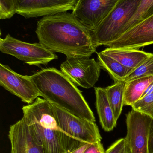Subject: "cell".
<instances>
[{
  "label": "cell",
  "instance_id": "1",
  "mask_svg": "<svg viewBox=\"0 0 153 153\" xmlns=\"http://www.w3.org/2000/svg\"><path fill=\"white\" fill-rule=\"evenodd\" d=\"M39 43L66 59L90 57L97 48L91 31L72 13L65 12L44 16L36 30Z\"/></svg>",
  "mask_w": 153,
  "mask_h": 153
},
{
  "label": "cell",
  "instance_id": "2",
  "mask_svg": "<svg viewBox=\"0 0 153 153\" xmlns=\"http://www.w3.org/2000/svg\"><path fill=\"white\" fill-rule=\"evenodd\" d=\"M41 97L77 117L96 121L81 92L61 71L44 68L31 76Z\"/></svg>",
  "mask_w": 153,
  "mask_h": 153
},
{
  "label": "cell",
  "instance_id": "3",
  "mask_svg": "<svg viewBox=\"0 0 153 153\" xmlns=\"http://www.w3.org/2000/svg\"><path fill=\"white\" fill-rule=\"evenodd\" d=\"M23 117L42 144L46 153L66 152L63 134L55 116L53 104L38 97L22 108Z\"/></svg>",
  "mask_w": 153,
  "mask_h": 153
},
{
  "label": "cell",
  "instance_id": "4",
  "mask_svg": "<svg viewBox=\"0 0 153 153\" xmlns=\"http://www.w3.org/2000/svg\"><path fill=\"white\" fill-rule=\"evenodd\" d=\"M52 104L55 116L63 134L66 152H72L85 144L101 141L102 137L95 122L77 117Z\"/></svg>",
  "mask_w": 153,
  "mask_h": 153
},
{
  "label": "cell",
  "instance_id": "5",
  "mask_svg": "<svg viewBox=\"0 0 153 153\" xmlns=\"http://www.w3.org/2000/svg\"><path fill=\"white\" fill-rule=\"evenodd\" d=\"M141 1H119L105 19L91 32L97 47L106 46L124 34L126 25L136 11Z\"/></svg>",
  "mask_w": 153,
  "mask_h": 153
},
{
  "label": "cell",
  "instance_id": "6",
  "mask_svg": "<svg viewBox=\"0 0 153 153\" xmlns=\"http://www.w3.org/2000/svg\"><path fill=\"white\" fill-rule=\"evenodd\" d=\"M0 50L30 65H45L58 58L54 53L39 43H28L13 37L9 34L0 39Z\"/></svg>",
  "mask_w": 153,
  "mask_h": 153
},
{
  "label": "cell",
  "instance_id": "7",
  "mask_svg": "<svg viewBox=\"0 0 153 153\" xmlns=\"http://www.w3.org/2000/svg\"><path fill=\"white\" fill-rule=\"evenodd\" d=\"M101 67L90 57L66 59L61 65V71L77 86L90 89L99 80Z\"/></svg>",
  "mask_w": 153,
  "mask_h": 153
},
{
  "label": "cell",
  "instance_id": "8",
  "mask_svg": "<svg viewBox=\"0 0 153 153\" xmlns=\"http://www.w3.org/2000/svg\"><path fill=\"white\" fill-rule=\"evenodd\" d=\"M153 119L132 109L126 115L125 137L131 153H150L149 138Z\"/></svg>",
  "mask_w": 153,
  "mask_h": 153
},
{
  "label": "cell",
  "instance_id": "9",
  "mask_svg": "<svg viewBox=\"0 0 153 153\" xmlns=\"http://www.w3.org/2000/svg\"><path fill=\"white\" fill-rule=\"evenodd\" d=\"M0 85L28 104L41 96L31 76L19 74L2 64H0Z\"/></svg>",
  "mask_w": 153,
  "mask_h": 153
},
{
  "label": "cell",
  "instance_id": "10",
  "mask_svg": "<svg viewBox=\"0 0 153 153\" xmlns=\"http://www.w3.org/2000/svg\"><path fill=\"white\" fill-rule=\"evenodd\" d=\"M119 0H79L73 15L92 31L105 19Z\"/></svg>",
  "mask_w": 153,
  "mask_h": 153
},
{
  "label": "cell",
  "instance_id": "11",
  "mask_svg": "<svg viewBox=\"0 0 153 153\" xmlns=\"http://www.w3.org/2000/svg\"><path fill=\"white\" fill-rule=\"evenodd\" d=\"M79 0H15L16 13L25 18L73 10Z\"/></svg>",
  "mask_w": 153,
  "mask_h": 153
},
{
  "label": "cell",
  "instance_id": "12",
  "mask_svg": "<svg viewBox=\"0 0 153 153\" xmlns=\"http://www.w3.org/2000/svg\"><path fill=\"white\" fill-rule=\"evenodd\" d=\"M10 153H46L45 149L23 117L9 129Z\"/></svg>",
  "mask_w": 153,
  "mask_h": 153
},
{
  "label": "cell",
  "instance_id": "13",
  "mask_svg": "<svg viewBox=\"0 0 153 153\" xmlns=\"http://www.w3.org/2000/svg\"><path fill=\"white\" fill-rule=\"evenodd\" d=\"M153 44V15L124 33L117 39L107 44L111 48L138 49Z\"/></svg>",
  "mask_w": 153,
  "mask_h": 153
},
{
  "label": "cell",
  "instance_id": "14",
  "mask_svg": "<svg viewBox=\"0 0 153 153\" xmlns=\"http://www.w3.org/2000/svg\"><path fill=\"white\" fill-rule=\"evenodd\" d=\"M102 53L114 58L124 66L133 70L139 67L152 54L139 49L109 47L102 51Z\"/></svg>",
  "mask_w": 153,
  "mask_h": 153
},
{
  "label": "cell",
  "instance_id": "15",
  "mask_svg": "<svg viewBox=\"0 0 153 153\" xmlns=\"http://www.w3.org/2000/svg\"><path fill=\"white\" fill-rule=\"evenodd\" d=\"M96 106L102 128L106 132H110L117 125V121L110 104L105 88L95 87Z\"/></svg>",
  "mask_w": 153,
  "mask_h": 153
},
{
  "label": "cell",
  "instance_id": "16",
  "mask_svg": "<svg viewBox=\"0 0 153 153\" xmlns=\"http://www.w3.org/2000/svg\"><path fill=\"white\" fill-rule=\"evenodd\" d=\"M153 81V76H150L126 82L124 91V105L132 107L141 99L148 85Z\"/></svg>",
  "mask_w": 153,
  "mask_h": 153
},
{
  "label": "cell",
  "instance_id": "17",
  "mask_svg": "<svg viewBox=\"0 0 153 153\" xmlns=\"http://www.w3.org/2000/svg\"><path fill=\"white\" fill-rule=\"evenodd\" d=\"M98 60L101 68L107 71L116 82H125L127 76L133 71L102 52L98 53Z\"/></svg>",
  "mask_w": 153,
  "mask_h": 153
},
{
  "label": "cell",
  "instance_id": "18",
  "mask_svg": "<svg viewBox=\"0 0 153 153\" xmlns=\"http://www.w3.org/2000/svg\"><path fill=\"white\" fill-rule=\"evenodd\" d=\"M126 82H116L106 89L108 99L117 120L120 117L124 106V91Z\"/></svg>",
  "mask_w": 153,
  "mask_h": 153
},
{
  "label": "cell",
  "instance_id": "19",
  "mask_svg": "<svg viewBox=\"0 0 153 153\" xmlns=\"http://www.w3.org/2000/svg\"><path fill=\"white\" fill-rule=\"evenodd\" d=\"M153 15V0H141L136 11L126 25L124 30V34Z\"/></svg>",
  "mask_w": 153,
  "mask_h": 153
},
{
  "label": "cell",
  "instance_id": "20",
  "mask_svg": "<svg viewBox=\"0 0 153 153\" xmlns=\"http://www.w3.org/2000/svg\"><path fill=\"white\" fill-rule=\"evenodd\" d=\"M150 76H153V53L139 67L133 70L127 76L125 82Z\"/></svg>",
  "mask_w": 153,
  "mask_h": 153
},
{
  "label": "cell",
  "instance_id": "21",
  "mask_svg": "<svg viewBox=\"0 0 153 153\" xmlns=\"http://www.w3.org/2000/svg\"><path fill=\"white\" fill-rule=\"evenodd\" d=\"M132 108L133 109L146 114L153 119V92L141 98Z\"/></svg>",
  "mask_w": 153,
  "mask_h": 153
},
{
  "label": "cell",
  "instance_id": "22",
  "mask_svg": "<svg viewBox=\"0 0 153 153\" xmlns=\"http://www.w3.org/2000/svg\"><path fill=\"white\" fill-rule=\"evenodd\" d=\"M16 13L15 0H0V19H10Z\"/></svg>",
  "mask_w": 153,
  "mask_h": 153
},
{
  "label": "cell",
  "instance_id": "23",
  "mask_svg": "<svg viewBox=\"0 0 153 153\" xmlns=\"http://www.w3.org/2000/svg\"><path fill=\"white\" fill-rule=\"evenodd\" d=\"M105 153H131L126 138L117 140L108 148Z\"/></svg>",
  "mask_w": 153,
  "mask_h": 153
},
{
  "label": "cell",
  "instance_id": "24",
  "mask_svg": "<svg viewBox=\"0 0 153 153\" xmlns=\"http://www.w3.org/2000/svg\"><path fill=\"white\" fill-rule=\"evenodd\" d=\"M84 153H105L101 141L91 144Z\"/></svg>",
  "mask_w": 153,
  "mask_h": 153
},
{
  "label": "cell",
  "instance_id": "25",
  "mask_svg": "<svg viewBox=\"0 0 153 153\" xmlns=\"http://www.w3.org/2000/svg\"><path fill=\"white\" fill-rule=\"evenodd\" d=\"M149 153H153V119L151 123L149 138Z\"/></svg>",
  "mask_w": 153,
  "mask_h": 153
},
{
  "label": "cell",
  "instance_id": "26",
  "mask_svg": "<svg viewBox=\"0 0 153 153\" xmlns=\"http://www.w3.org/2000/svg\"><path fill=\"white\" fill-rule=\"evenodd\" d=\"M91 143H86L82 146H80L77 149H75L74 151L72 152L71 153H84V151L88 148V146Z\"/></svg>",
  "mask_w": 153,
  "mask_h": 153
},
{
  "label": "cell",
  "instance_id": "27",
  "mask_svg": "<svg viewBox=\"0 0 153 153\" xmlns=\"http://www.w3.org/2000/svg\"><path fill=\"white\" fill-rule=\"evenodd\" d=\"M153 92V81L148 85V87L146 88V90L145 91L144 93L143 94V95H142L141 98L143 97L145 95H147V94H150L152 93Z\"/></svg>",
  "mask_w": 153,
  "mask_h": 153
},
{
  "label": "cell",
  "instance_id": "28",
  "mask_svg": "<svg viewBox=\"0 0 153 153\" xmlns=\"http://www.w3.org/2000/svg\"><path fill=\"white\" fill-rule=\"evenodd\" d=\"M65 153H71V152H66Z\"/></svg>",
  "mask_w": 153,
  "mask_h": 153
}]
</instances>
